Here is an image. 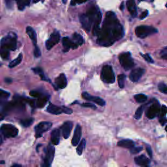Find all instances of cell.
<instances>
[{"label": "cell", "mask_w": 167, "mask_h": 167, "mask_svg": "<svg viewBox=\"0 0 167 167\" xmlns=\"http://www.w3.org/2000/svg\"><path fill=\"white\" fill-rule=\"evenodd\" d=\"M123 35L124 29L116 16L112 11L107 12L102 27L97 36V43L102 47H110Z\"/></svg>", "instance_id": "obj_1"}, {"label": "cell", "mask_w": 167, "mask_h": 167, "mask_svg": "<svg viewBox=\"0 0 167 167\" xmlns=\"http://www.w3.org/2000/svg\"><path fill=\"white\" fill-rule=\"evenodd\" d=\"M17 37L15 34L11 33L8 35L3 37L0 42V48L7 50L9 51H14L16 49Z\"/></svg>", "instance_id": "obj_2"}, {"label": "cell", "mask_w": 167, "mask_h": 167, "mask_svg": "<svg viewBox=\"0 0 167 167\" xmlns=\"http://www.w3.org/2000/svg\"><path fill=\"white\" fill-rule=\"evenodd\" d=\"M157 32V30L152 26L139 25L135 29V34L139 38H145Z\"/></svg>", "instance_id": "obj_3"}, {"label": "cell", "mask_w": 167, "mask_h": 167, "mask_svg": "<svg viewBox=\"0 0 167 167\" xmlns=\"http://www.w3.org/2000/svg\"><path fill=\"white\" fill-rule=\"evenodd\" d=\"M101 79L108 84H112L115 82V74L111 66L105 65L102 67Z\"/></svg>", "instance_id": "obj_4"}, {"label": "cell", "mask_w": 167, "mask_h": 167, "mask_svg": "<svg viewBox=\"0 0 167 167\" xmlns=\"http://www.w3.org/2000/svg\"><path fill=\"white\" fill-rule=\"evenodd\" d=\"M0 131L5 138H12L18 135V130L17 128L11 124H3L0 127Z\"/></svg>", "instance_id": "obj_5"}, {"label": "cell", "mask_w": 167, "mask_h": 167, "mask_svg": "<svg viewBox=\"0 0 167 167\" xmlns=\"http://www.w3.org/2000/svg\"><path fill=\"white\" fill-rule=\"evenodd\" d=\"M119 60L121 66L127 70L131 69L134 66V61L129 52L121 54L119 57Z\"/></svg>", "instance_id": "obj_6"}, {"label": "cell", "mask_w": 167, "mask_h": 167, "mask_svg": "<svg viewBox=\"0 0 167 167\" xmlns=\"http://www.w3.org/2000/svg\"><path fill=\"white\" fill-rule=\"evenodd\" d=\"M52 126V124L49 121H43L39 124H38L35 128L36 138L41 137L43 133L50 130Z\"/></svg>", "instance_id": "obj_7"}, {"label": "cell", "mask_w": 167, "mask_h": 167, "mask_svg": "<svg viewBox=\"0 0 167 167\" xmlns=\"http://www.w3.org/2000/svg\"><path fill=\"white\" fill-rule=\"evenodd\" d=\"M60 39V34L58 31H54L53 33L51 34L50 38L46 42V47L47 50L52 49L56 44L59 43Z\"/></svg>", "instance_id": "obj_8"}, {"label": "cell", "mask_w": 167, "mask_h": 167, "mask_svg": "<svg viewBox=\"0 0 167 167\" xmlns=\"http://www.w3.org/2000/svg\"><path fill=\"white\" fill-rule=\"evenodd\" d=\"M54 153H55L54 147L52 145L49 144L47 148L46 156H45V157H44V159L43 165L50 166L51 164H52V163L53 161Z\"/></svg>", "instance_id": "obj_9"}, {"label": "cell", "mask_w": 167, "mask_h": 167, "mask_svg": "<svg viewBox=\"0 0 167 167\" xmlns=\"http://www.w3.org/2000/svg\"><path fill=\"white\" fill-rule=\"evenodd\" d=\"M82 97L83 98L86 99V101H92L95 103H96L97 105L101 106H103L105 105V101L100 98L99 97H96V96H92L91 95H89V93H88L87 92H84L82 93Z\"/></svg>", "instance_id": "obj_10"}, {"label": "cell", "mask_w": 167, "mask_h": 167, "mask_svg": "<svg viewBox=\"0 0 167 167\" xmlns=\"http://www.w3.org/2000/svg\"><path fill=\"white\" fill-rule=\"evenodd\" d=\"M144 72H145V70L144 69H142V68L134 69L130 73L129 79L133 82H138L141 77H142V76L144 74Z\"/></svg>", "instance_id": "obj_11"}, {"label": "cell", "mask_w": 167, "mask_h": 167, "mask_svg": "<svg viewBox=\"0 0 167 167\" xmlns=\"http://www.w3.org/2000/svg\"><path fill=\"white\" fill-rule=\"evenodd\" d=\"M160 111V107L159 105L158 104V102L156 103H154L152 105L147 111L146 115L147 117L149 119H153L154 118H156L157 115H159Z\"/></svg>", "instance_id": "obj_12"}, {"label": "cell", "mask_w": 167, "mask_h": 167, "mask_svg": "<svg viewBox=\"0 0 167 167\" xmlns=\"http://www.w3.org/2000/svg\"><path fill=\"white\" fill-rule=\"evenodd\" d=\"M62 43L63 46V52H67L70 48L72 49H76L78 48V45L76 44H75L73 41L70 40V38H69L67 37H64L62 40Z\"/></svg>", "instance_id": "obj_13"}, {"label": "cell", "mask_w": 167, "mask_h": 167, "mask_svg": "<svg viewBox=\"0 0 167 167\" xmlns=\"http://www.w3.org/2000/svg\"><path fill=\"white\" fill-rule=\"evenodd\" d=\"M73 123L71 121H66L63 124V126L61 127L62 133L64 138H68L70 136V131L72 130L73 128Z\"/></svg>", "instance_id": "obj_14"}, {"label": "cell", "mask_w": 167, "mask_h": 167, "mask_svg": "<svg viewBox=\"0 0 167 167\" xmlns=\"http://www.w3.org/2000/svg\"><path fill=\"white\" fill-rule=\"evenodd\" d=\"M82 135V129L81 127L79 125H77L75 130L74 132V135L72 139V144L73 146H76L78 145L80 142V137Z\"/></svg>", "instance_id": "obj_15"}, {"label": "cell", "mask_w": 167, "mask_h": 167, "mask_svg": "<svg viewBox=\"0 0 167 167\" xmlns=\"http://www.w3.org/2000/svg\"><path fill=\"white\" fill-rule=\"evenodd\" d=\"M55 83L56 84V86L58 88H60V89L65 88L67 84V78L65 75L63 73L60 74L59 76L56 79Z\"/></svg>", "instance_id": "obj_16"}, {"label": "cell", "mask_w": 167, "mask_h": 167, "mask_svg": "<svg viewBox=\"0 0 167 167\" xmlns=\"http://www.w3.org/2000/svg\"><path fill=\"white\" fill-rule=\"evenodd\" d=\"M134 162L140 166L147 167V166L150 164V160L145 156L142 155L134 158Z\"/></svg>", "instance_id": "obj_17"}, {"label": "cell", "mask_w": 167, "mask_h": 167, "mask_svg": "<svg viewBox=\"0 0 167 167\" xmlns=\"http://www.w3.org/2000/svg\"><path fill=\"white\" fill-rule=\"evenodd\" d=\"M127 8L128 11H129L131 15L134 17L137 16V8L135 5V2L134 0H127L126 2Z\"/></svg>", "instance_id": "obj_18"}, {"label": "cell", "mask_w": 167, "mask_h": 167, "mask_svg": "<svg viewBox=\"0 0 167 167\" xmlns=\"http://www.w3.org/2000/svg\"><path fill=\"white\" fill-rule=\"evenodd\" d=\"M47 111L49 113L54 114V115H59V114H61V113H63L62 108L56 106V105H54L53 104H51V103L48 106V107L47 108Z\"/></svg>", "instance_id": "obj_19"}, {"label": "cell", "mask_w": 167, "mask_h": 167, "mask_svg": "<svg viewBox=\"0 0 167 167\" xmlns=\"http://www.w3.org/2000/svg\"><path fill=\"white\" fill-rule=\"evenodd\" d=\"M60 131L59 129H54L51 133V142L54 145H57L60 142Z\"/></svg>", "instance_id": "obj_20"}, {"label": "cell", "mask_w": 167, "mask_h": 167, "mask_svg": "<svg viewBox=\"0 0 167 167\" xmlns=\"http://www.w3.org/2000/svg\"><path fill=\"white\" fill-rule=\"evenodd\" d=\"M118 146L125 147V148H128V149H132L133 147L134 146V144L131 140H122L119 141L118 142Z\"/></svg>", "instance_id": "obj_21"}, {"label": "cell", "mask_w": 167, "mask_h": 167, "mask_svg": "<svg viewBox=\"0 0 167 167\" xmlns=\"http://www.w3.org/2000/svg\"><path fill=\"white\" fill-rule=\"evenodd\" d=\"M26 33L27 34L29 35V37H30V38L31 39L32 42H33L35 46L37 45V34L35 31L30 26H28L26 28Z\"/></svg>", "instance_id": "obj_22"}, {"label": "cell", "mask_w": 167, "mask_h": 167, "mask_svg": "<svg viewBox=\"0 0 167 167\" xmlns=\"http://www.w3.org/2000/svg\"><path fill=\"white\" fill-rule=\"evenodd\" d=\"M73 41L78 46H81L84 44V38L80 34L74 33L73 35Z\"/></svg>", "instance_id": "obj_23"}, {"label": "cell", "mask_w": 167, "mask_h": 167, "mask_svg": "<svg viewBox=\"0 0 167 167\" xmlns=\"http://www.w3.org/2000/svg\"><path fill=\"white\" fill-rule=\"evenodd\" d=\"M48 100V97L46 96H41V97L38 98L37 101H36V106L38 108H43L47 104V102Z\"/></svg>", "instance_id": "obj_24"}, {"label": "cell", "mask_w": 167, "mask_h": 167, "mask_svg": "<svg viewBox=\"0 0 167 167\" xmlns=\"http://www.w3.org/2000/svg\"><path fill=\"white\" fill-rule=\"evenodd\" d=\"M22 60V54H20L19 56L16 57V58L14 60H12L10 63H9V67L10 68H13L18 65V64H20Z\"/></svg>", "instance_id": "obj_25"}, {"label": "cell", "mask_w": 167, "mask_h": 167, "mask_svg": "<svg viewBox=\"0 0 167 167\" xmlns=\"http://www.w3.org/2000/svg\"><path fill=\"white\" fill-rule=\"evenodd\" d=\"M85 145H86V140L85 139H82L81 140V142L79 144V146L78 147H77V149H76V152L79 156H81L82 154L84 149V147H85Z\"/></svg>", "instance_id": "obj_26"}, {"label": "cell", "mask_w": 167, "mask_h": 167, "mask_svg": "<svg viewBox=\"0 0 167 167\" xmlns=\"http://www.w3.org/2000/svg\"><path fill=\"white\" fill-rule=\"evenodd\" d=\"M33 70H34V72H35L36 74H38L40 76H41V79L44 81H47L48 79H47V77L46 76L44 75V73L43 72V70L40 67H37V68H34L33 69Z\"/></svg>", "instance_id": "obj_27"}, {"label": "cell", "mask_w": 167, "mask_h": 167, "mask_svg": "<svg viewBox=\"0 0 167 167\" xmlns=\"http://www.w3.org/2000/svg\"><path fill=\"white\" fill-rule=\"evenodd\" d=\"M147 96L144 94H137L134 95V99L138 102H144L147 101Z\"/></svg>", "instance_id": "obj_28"}, {"label": "cell", "mask_w": 167, "mask_h": 167, "mask_svg": "<svg viewBox=\"0 0 167 167\" xmlns=\"http://www.w3.org/2000/svg\"><path fill=\"white\" fill-rule=\"evenodd\" d=\"M34 120L33 118H27L25 120H22L20 121V124L22 126L24 127H29L32 124H33Z\"/></svg>", "instance_id": "obj_29"}, {"label": "cell", "mask_w": 167, "mask_h": 167, "mask_svg": "<svg viewBox=\"0 0 167 167\" xmlns=\"http://www.w3.org/2000/svg\"><path fill=\"white\" fill-rule=\"evenodd\" d=\"M0 56L4 60H7L9 57V51L0 48Z\"/></svg>", "instance_id": "obj_30"}, {"label": "cell", "mask_w": 167, "mask_h": 167, "mask_svg": "<svg viewBox=\"0 0 167 167\" xmlns=\"http://www.w3.org/2000/svg\"><path fill=\"white\" fill-rule=\"evenodd\" d=\"M144 109V106H141L137 109L136 112H135V114H134V118H135V119H137V120L140 119L141 116H142V115Z\"/></svg>", "instance_id": "obj_31"}, {"label": "cell", "mask_w": 167, "mask_h": 167, "mask_svg": "<svg viewBox=\"0 0 167 167\" xmlns=\"http://www.w3.org/2000/svg\"><path fill=\"white\" fill-rule=\"evenodd\" d=\"M125 79V76L124 74H120L118 77V84L120 88H124V80Z\"/></svg>", "instance_id": "obj_32"}, {"label": "cell", "mask_w": 167, "mask_h": 167, "mask_svg": "<svg viewBox=\"0 0 167 167\" xmlns=\"http://www.w3.org/2000/svg\"><path fill=\"white\" fill-rule=\"evenodd\" d=\"M166 114H167V107L163 105L160 108V111H159V113L158 115L159 116V118H163V117H165Z\"/></svg>", "instance_id": "obj_33"}, {"label": "cell", "mask_w": 167, "mask_h": 167, "mask_svg": "<svg viewBox=\"0 0 167 167\" xmlns=\"http://www.w3.org/2000/svg\"><path fill=\"white\" fill-rule=\"evenodd\" d=\"M158 88L160 92L167 95V85L163 83H160L158 85Z\"/></svg>", "instance_id": "obj_34"}, {"label": "cell", "mask_w": 167, "mask_h": 167, "mask_svg": "<svg viewBox=\"0 0 167 167\" xmlns=\"http://www.w3.org/2000/svg\"><path fill=\"white\" fill-rule=\"evenodd\" d=\"M15 1L17 3L18 8L19 10L22 11V10H24L25 9V7L26 5H25L24 0H15Z\"/></svg>", "instance_id": "obj_35"}, {"label": "cell", "mask_w": 167, "mask_h": 167, "mask_svg": "<svg viewBox=\"0 0 167 167\" xmlns=\"http://www.w3.org/2000/svg\"><path fill=\"white\" fill-rule=\"evenodd\" d=\"M29 94L31 97H36V98H39L43 95V94L41 92H38V91H31Z\"/></svg>", "instance_id": "obj_36"}, {"label": "cell", "mask_w": 167, "mask_h": 167, "mask_svg": "<svg viewBox=\"0 0 167 167\" xmlns=\"http://www.w3.org/2000/svg\"><path fill=\"white\" fill-rule=\"evenodd\" d=\"M88 1V0H71V2H70V5H71L72 6H74L76 5L84 3Z\"/></svg>", "instance_id": "obj_37"}, {"label": "cell", "mask_w": 167, "mask_h": 167, "mask_svg": "<svg viewBox=\"0 0 167 167\" xmlns=\"http://www.w3.org/2000/svg\"><path fill=\"white\" fill-rule=\"evenodd\" d=\"M142 150V147H133L132 149H131V153L133 154H137L140 151Z\"/></svg>", "instance_id": "obj_38"}, {"label": "cell", "mask_w": 167, "mask_h": 167, "mask_svg": "<svg viewBox=\"0 0 167 167\" xmlns=\"http://www.w3.org/2000/svg\"><path fill=\"white\" fill-rule=\"evenodd\" d=\"M81 106L83 107H86V108H90L92 109H96V106L93 104L90 103V102H84V103L81 104Z\"/></svg>", "instance_id": "obj_39"}, {"label": "cell", "mask_w": 167, "mask_h": 167, "mask_svg": "<svg viewBox=\"0 0 167 167\" xmlns=\"http://www.w3.org/2000/svg\"><path fill=\"white\" fill-rule=\"evenodd\" d=\"M5 2L8 9H12V7H13V0H5Z\"/></svg>", "instance_id": "obj_40"}, {"label": "cell", "mask_w": 167, "mask_h": 167, "mask_svg": "<svg viewBox=\"0 0 167 167\" xmlns=\"http://www.w3.org/2000/svg\"><path fill=\"white\" fill-rule=\"evenodd\" d=\"M41 55V50L39 49V48H38L37 45L35 46V49H34V56L36 57H40Z\"/></svg>", "instance_id": "obj_41"}, {"label": "cell", "mask_w": 167, "mask_h": 167, "mask_svg": "<svg viewBox=\"0 0 167 167\" xmlns=\"http://www.w3.org/2000/svg\"><path fill=\"white\" fill-rule=\"evenodd\" d=\"M9 93L5 92V91H2L0 90V99L2 98H7L9 96Z\"/></svg>", "instance_id": "obj_42"}, {"label": "cell", "mask_w": 167, "mask_h": 167, "mask_svg": "<svg viewBox=\"0 0 167 167\" xmlns=\"http://www.w3.org/2000/svg\"><path fill=\"white\" fill-rule=\"evenodd\" d=\"M142 57L144 58V60L146 61H147V62H149V63H153V59L151 57V56L149 55V54H142Z\"/></svg>", "instance_id": "obj_43"}, {"label": "cell", "mask_w": 167, "mask_h": 167, "mask_svg": "<svg viewBox=\"0 0 167 167\" xmlns=\"http://www.w3.org/2000/svg\"><path fill=\"white\" fill-rule=\"evenodd\" d=\"M62 111L63 113H65L67 114H71L73 113V111L70 108H69L65 106H62Z\"/></svg>", "instance_id": "obj_44"}, {"label": "cell", "mask_w": 167, "mask_h": 167, "mask_svg": "<svg viewBox=\"0 0 167 167\" xmlns=\"http://www.w3.org/2000/svg\"><path fill=\"white\" fill-rule=\"evenodd\" d=\"M160 54H161L162 58L167 60V47L165 48L163 50H162V52H161V53H160Z\"/></svg>", "instance_id": "obj_45"}, {"label": "cell", "mask_w": 167, "mask_h": 167, "mask_svg": "<svg viewBox=\"0 0 167 167\" xmlns=\"http://www.w3.org/2000/svg\"><path fill=\"white\" fill-rule=\"evenodd\" d=\"M146 150H147V153H148V155L150 157H152V150H151V147L149 146V145H146Z\"/></svg>", "instance_id": "obj_46"}, {"label": "cell", "mask_w": 167, "mask_h": 167, "mask_svg": "<svg viewBox=\"0 0 167 167\" xmlns=\"http://www.w3.org/2000/svg\"><path fill=\"white\" fill-rule=\"evenodd\" d=\"M159 122L162 125H164L166 122H167V119L165 117H163V118H160L159 119Z\"/></svg>", "instance_id": "obj_47"}, {"label": "cell", "mask_w": 167, "mask_h": 167, "mask_svg": "<svg viewBox=\"0 0 167 167\" xmlns=\"http://www.w3.org/2000/svg\"><path fill=\"white\" fill-rule=\"evenodd\" d=\"M147 15H148V11L146 10V11H144L142 12V15H141L140 18V19H144V18H145L147 16Z\"/></svg>", "instance_id": "obj_48"}, {"label": "cell", "mask_w": 167, "mask_h": 167, "mask_svg": "<svg viewBox=\"0 0 167 167\" xmlns=\"http://www.w3.org/2000/svg\"><path fill=\"white\" fill-rule=\"evenodd\" d=\"M24 1H25V5H26V6H29V5H30V3H31V0H24Z\"/></svg>", "instance_id": "obj_49"}, {"label": "cell", "mask_w": 167, "mask_h": 167, "mask_svg": "<svg viewBox=\"0 0 167 167\" xmlns=\"http://www.w3.org/2000/svg\"><path fill=\"white\" fill-rule=\"evenodd\" d=\"M12 167H22L20 165H18V164H15L12 166Z\"/></svg>", "instance_id": "obj_50"}, {"label": "cell", "mask_w": 167, "mask_h": 167, "mask_svg": "<svg viewBox=\"0 0 167 167\" xmlns=\"http://www.w3.org/2000/svg\"><path fill=\"white\" fill-rule=\"evenodd\" d=\"M2 142H3V139H2V134H1V133H0V145H1V144H2Z\"/></svg>", "instance_id": "obj_51"}, {"label": "cell", "mask_w": 167, "mask_h": 167, "mask_svg": "<svg viewBox=\"0 0 167 167\" xmlns=\"http://www.w3.org/2000/svg\"><path fill=\"white\" fill-rule=\"evenodd\" d=\"M39 1H41L42 2H44V0H34V3H37V2H39Z\"/></svg>", "instance_id": "obj_52"}, {"label": "cell", "mask_w": 167, "mask_h": 167, "mask_svg": "<svg viewBox=\"0 0 167 167\" xmlns=\"http://www.w3.org/2000/svg\"><path fill=\"white\" fill-rule=\"evenodd\" d=\"M120 9H121V10H123V9H124V3H121V5Z\"/></svg>", "instance_id": "obj_53"}, {"label": "cell", "mask_w": 167, "mask_h": 167, "mask_svg": "<svg viewBox=\"0 0 167 167\" xmlns=\"http://www.w3.org/2000/svg\"><path fill=\"white\" fill-rule=\"evenodd\" d=\"M4 119V117L3 116V115H0V121H1V120H3Z\"/></svg>", "instance_id": "obj_54"}, {"label": "cell", "mask_w": 167, "mask_h": 167, "mask_svg": "<svg viewBox=\"0 0 167 167\" xmlns=\"http://www.w3.org/2000/svg\"><path fill=\"white\" fill-rule=\"evenodd\" d=\"M67 2V0H62V2L64 3V4H65Z\"/></svg>", "instance_id": "obj_55"}, {"label": "cell", "mask_w": 167, "mask_h": 167, "mask_svg": "<svg viewBox=\"0 0 167 167\" xmlns=\"http://www.w3.org/2000/svg\"><path fill=\"white\" fill-rule=\"evenodd\" d=\"M43 167H50V166H46L44 165H43Z\"/></svg>", "instance_id": "obj_56"}, {"label": "cell", "mask_w": 167, "mask_h": 167, "mask_svg": "<svg viewBox=\"0 0 167 167\" xmlns=\"http://www.w3.org/2000/svg\"><path fill=\"white\" fill-rule=\"evenodd\" d=\"M165 130H166V131H167V126H166V129H165Z\"/></svg>", "instance_id": "obj_57"}, {"label": "cell", "mask_w": 167, "mask_h": 167, "mask_svg": "<svg viewBox=\"0 0 167 167\" xmlns=\"http://www.w3.org/2000/svg\"><path fill=\"white\" fill-rule=\"evenodd\" d=\"M166 8H167V3H166Z\"/></svg>", "instance_id": "obj_58"}]
</instances>
